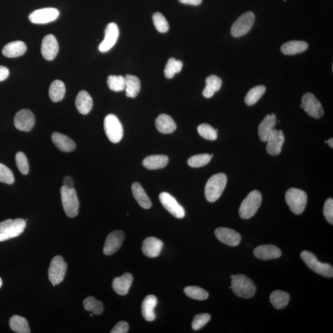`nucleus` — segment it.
<instances>
[{"instance_id":"f257e3e1","label":"nucleus","mask_w":333,"mask_h":333,"mask_svg":"<svg viewBox=\"0 0 333 333\" xmlns=\"http://www.w3.org/2000/svg\"><path fill=\"white\" fill-rule=\"evenodd\" d=\"M231 289L235 295L240 298L250 299L255 295L256 287L248 276L242 274L231 275Z\"/></svg>"},{"instance_id":"f03ea898","label":"nucleus","mask_w":333,"mask_h":333,"mask_svg":"<svg viewBox=\"0 0 333 333\" xmlns=\"http://www.w3.org/2000/svg\"><path fill=\"white\" fill-rule=\"evenodd\" d=\"M227 183V177L225 173H217L209 179L205 186V197L210 203L219 200Z\"/></svg>"},{"instance_id":"7ed1b4c3","label":"nucleus","mask_w":333,"mask_h":333,"mask_svg":"<svg viewBox=\"0 0 333 333\" xmlns=\"http://www.w3.org/2000/svg\"><path fill=\"white\" fill-rule=\"evenodd\" d=\"M26 227V221L22 219H8L0 222V242L18 237Z\"/></svg>"},{"instance_id":"20e7f679","label":"nucleus","mask_w":333,"mask_h":333,"mask_svg":"<svg viewBox=\"0 0 333 333\" xmlns=\"http://www.w3.org/2000/svg\"><path fill=\"white\" fill-rule=\"evenodd\" d=\"M261 193L257 190L251 192L243 200L239 210L240 216L243 219H250L256 214L261 205Z\"/></svg>"},{"instance_id":"39448f33","label":"nucleus","mask_w":333,"mask_h":333,"mask_svg":"<svg viewBox=\"0 0 333 333\" xmlns=\"http://www.w3.org/2000/svg\"><path fill=\"white\" fill-rule=\"evenodd\" d=\"M61 196L64 211L67 216L70 218L76 217L79 208L76 190L74 187L63 185L61 188Z\"/></svg>"},{"instance_id":"423d86ee","label":"nucleus","mask_w":333,"mask_h":333,"mask_svg":"<svg viewBox=\"0 0 333 333\" xmlns=\"http://www.w3.org/2000/svg\"><path fill=\"white\" fill-rule=\"evenodd\" d=\"M285 200L294 214L300 215L303 213L307 203V195L306 192L292 187L287 192Z\"/></svg>"},{"instance_id":"0eeeda50","label":"nucleus","mask_w":333,"mask_h":333,"mask_svg":"<svg viewBox=\"0 0 333 333\" xmlns=\"http://www.w3.org/2000/svg\"><path fill=\"white\" fill-rule=\"evenodd\" d=\"M301 257L305 264L314 272L321 276L332 278L333 268L331 265L319 261L317 257L309 251L302 252Z\"/></svg>"},{"instance_id":"6e6552de","label":"nucleus","mask_w":333,"mask_h":333,"mask_svg":"<svg viewBox=\"0 0 333 333\" xmlns=\"http://www.w3.org/2000/svg\"><path fill=\"white\" fill-rule=\"evenodd\" d=\"M104 128L106 136L114 144L121 141L124 136L123 126L117 117L114 114H109L105 117Z\"/></svg>"},{"instance_id":"1a4fd4ad","label":"nucleus","mask_w":333,"mask_h":333,"mask_svg":"<svg viewBox=\"0 0 333 333\" xmlns=\"http://www.w3.org/2000/svg\"><path fill=\"white\" fill-rule=\"evenodd\" d=\"M68 265L61 256H55L52 260L49 270V277L53 286L60 284L65 277Z\"/></svg>"},{"instance_id":"9d476101","label":"nucleus","mask_w":333,"mask_h":333,"mask_svg":"<svg viewBox=\"0 0 333 333\" xmlns=\"http://www.w3.org/2000/svg\"><path fill=\"white\" fill-rule=\"evenodd\" d=\"M254 21H255V15L253 12L250 11L243 14L232 26L231 35L234 37H240L245 35L251 29Z\"/></svg>"},{"instance_id":"9b49d317","label":"nucleus","mask_w":333,"mask_h":333,"mask_svg":"<svg viewBox=\"0 0 333 333\" xmlns=\"http://www.w3.org/2000/svg\"><path fill=\"white\" fill-rule=\"evenodd\" d=\"M301 108L313 118L320 119L324 114L322 105L311 93H307L302 97Z\"/></svg>"},{"instance_id":"f8f14e48","label":"nucleus","mask_w":333,"mask_h":333,"mask_svg":"<svg viewBox=\"0 0 333 333\" xmlns=\"http://www.w3.org/2000/svg\"><path fill=\"white\" fill-rule=\"evenodd\" d=\"M60 11L56 8H46L33 11L29 16V21L33 24H45L57 20Z\"/></svg>"},{"instance_id":"ddd939ff","label":"nucleus","mask_w":333,"mask_h":333,"mask_svg":"<svg viewBox=\"0 0 333 333\" xmlns=\"http://www.w3.org/2000/svg\"><path fill=\"white\" fill-rule=\"evenodd\" d=\"M159 200L164 208L173 216L177 219H183L185 215V211L183 207L169 193L166 192L161 193L159 195Z\"/></svg>"},{"instance_id":"4468645a","label":"nucleus","mask_w":333,"mask_h":333,"mask_svg":"<svg viewBox=\"0 0 333 333\" xmlns=\"http://www.w3.org/2000/svg\"><path fill=\"white\" fill-rule=\"evenodd\" d=\"M119 36L118 26L114 22H111L106 28L104 40L100 44L99 47L100 51L102 53L110 51L116 43Z\"/></svg>"},{"instance_id":"2eb2a0df","label":"nucleus","mask_w":333,"mask_h":333,"mask_svg":"<svg viewBox=\"0 0 333 333\" xmlns=\"http://www.w3.org/2000/svg\"><path fill=\"white\" fill-rule=\"evenodd\" d=\"M124 240L125 234L122 231L111 232L106 240L103 253L106 256H111L116 253L121 247Z\"/></svg>"},{"instance_id":"dca6fc26","label":"nucleus","mask_w":333,"mask_h":333,"mask_svg":"<svg viewBox=\"0 0 333 333\" xmlns=\"http://www.w3.org/2000/svg\"><path fill=\"white\" fill-rule=\"evenodd\" d=\"M15 125L17 129L23 131L31 130L35 125L34 115L29 110H22L15 117Z\"/></svg>"},{"instance_id":"f3484780","label":"nucleus","mask_w":333,"mask_h":333,"mask_svg":"<svg viewBox=\"0 0 333 333\" xmlns=\"http://www.w3.org/2000/svg\"><path fill=\"white\" fill-rule=\"evenodd\" d=\"M41 55L47 61H52L57 57L59 44L57 38L52 34L47 35L41 42Z\"/></svg>"},{"instance_id":"a211bd4d","label":"nucleus","mask_w":333,"mask_h":333,"mask_svg":"<svg viewBox=\"0 0 333 333\" xmlns=\"http://www.w3.org/2000/svg\"><path fill=\"white\" fill-rule=\"evenodd\" d=\"M215 234L220 242L233 247L239 245L242 241V236L239 233L228 228H218L215 229Z\"/></svg>"},{"instance_id":"6ab92c4d","label":"nucleus","mask_w":333,"mask_h":333,"mask_svg":"<svg viewBox=\"0 0 333 333\" xmlns=\"http://www.w3.org/2000/svg\"><path fill=\"white\" fill-rule=\"evenodd\" d=\"M284 140V135L282 131L274 129L266 141L267 142L266 147L267 153L272 156L279 155L281 152Z\"/></svg>"},{"instance_id":"aec40b11","label":"nucleus","mask_w":333,"mask_h":333,"mask_svg":"<svg viewBox=\"0 0 333 333\" xmlns=\"http://www.w3.org/2000/svg\"><path fill=\"white\" fill-rule=\"evenodd\" d=\"M163 243L155 237H149L144 241L142 246V251L148 257H156L160 255Z\"/></svg>"},{"instance_id":"412c9836","label":"nucleus","mask_w":333,"mask_h":333,"mask_svg":"<svg viewBox=\"0 0 333 333\" xmlns=\"http://www.w3.org/2000/svg\"><path fill=\"white\" fill-rule=\"evenodd\" d=\"M254 255L263 260L278 259L281 256V251L274 245H262L254 251Z\"/></svg>"},{"instance_id":"4be33fe9","label":"nucleus","mask_w":333,"mask_h":333,"mask_svg":"<svg viewBox=\"0 0 333 333\" xmlns=\"http://www.w3.org/2000/svg\"><path fill=\"white\" fill-rule=\"evenodd\" d=\"M276 124L275 114H272L265 116L259 126V136L260 140L263 142L267 141L271 133L275 129Z\"/></svg>"},{"instance_id":"5701e85b","label":"nucleus","mask_w":333,"mask_h":333,"mask_svg":"<svg viewBox=\"0 0 333 333\" xmlns=\"http://www.w3.org/2000/svg\"><path fill=\"white\" fill-rule=\"evenodd\" d=\"M133 282V276L129 273H125L121 276L114 279L113 288L114 292L119 295L125 296L129 292Z\"/></svg>"},{"instance_id":"b1692460","label":"nucleus","mask_w":333,"mask_h":333,"mask_svg":"<svg viewBox=\"0 0 333 333\" xmlns=\"http://www.w3.org/2000/svg\"><path fill=\"white\" fill-rule=\"evenodd\" d=\"M52 139L59 150L63 152H71L76 148L75 142L68 136L62 133L55 132L52 134Z\"/></svg>"},{"instance_id":"393cba45","label":"nucleus","mask_w":333,"mask_h":333,"mask_svg":"<svg viewBox=\"0 0 333 333\" xmlns=\"http://www.w3.org/2000/svg\"><path fill=\"white\" fill-rule=\"evenodd\" d=\"M75 106L80 114H88L93 108V99L86 91H81L75 99Z\"/></svg>"},{"instance_id":"a878e982","label":"nucleus","mask_w":333,"mask_h":333,"mask_svg":"<svg viewBox=\"0 0 333 333\" xmlns=\"http://www.w3.org/2000/svg\"><path fill=\"white\" fill-rule=\"evenodd\" d=\"M158 304V299L154 295H149L142 301L141 306L142 315L148 321H153L156 319L155 307Z\"/></svg>"},{"instance_id":"bb28decb","label":"nucleus","mask_w":333,"mask_h":333,"mask_svg":"<svg viewBox=\"0 0 333 333\" xmlns=\"http://www.w3.org/2000/svg\"><path fill=\"white\" fill-rule=\"evenodd\" d=\"M27 51V46L24 42L15 41L10 42L5 45L2 50L3 54L8 58H18Z\"/></svg>"},{"instance_id":"cd10ccee","label":"nucleus","mask_w":333,"mask_h":333,"mask_svg":"<svg viewBox=\"0 0 333 333\" xmlns=\"http://www.w3.org/2000/svg\"><path fill=\"white\" fill-rule=\"evenodd\" d=\"M156 127L159 132L169 134L173 133L176 130L177 125L171 117L162 114L156 119Z\"/></svg>"},{"instance_id":"c85d7f7f","label":"nucleus","mask_w":333,"mask_h":333,"mask_svg":"<svg viewBox=\"0 0 333 333\" xmlns=\"http://www.w3.org/2000/svg\"><path fill=\"white\" fill-rule=\"evenodd\" d=\"M131 190L134 198L142 208L149 209L151 208L152 203L150 199L140 184L138 182L134 183L131 186Z\"/></svg>"},{"instance_id":"c756f323","label":"nucleus","mask_w":333,"mask_h":333,"mask_svg":"<svg viewBox=\"0 0 333 333\" xmlns=\"http://www.w3.org/2000/svg\"><path fill=\"white\" fill-rule=\"evenodd\" d=\"M169 158L165 155H154L147 157L142 161V165L149 170L161 169L168 164Z\"/></svg>"},{"instance_id":"7c9ffc66","label":"nucleus","mask_w":333,"mask_h":333,"mask_svg":"<svg viewBox=\"0 0 333 333\" xmlns=\"http://www.w3.org/2000/svg\"><path fill=\"white\" fill-rule=\"evenodd\" d=\"M308 46L309 45L306 41H290L282 44L281 51L286 55H295L306 51Z\"/></svg>"},{"instance_id":"2f4dec72","label":"nucleus","mask_w":333,"mask_h":333,"mask_svg":"<svg viewBox=\"0 0 333 333\" xmlns=\"http://www.w3.org/2000/svg\"><path fill=\"white\" fill-rule=\"evenodd\" d=\"M125 78V93L128 98H135L141 89V83L135 75H127Z\"/></svg>"},{"instance_id":"473e14b6","label":"nucleus","mask_w":333,"mask_h":333,"mask_svg":"<svg viewBox=\"0 0 333 333\" xmlns=\"http://www.w3.org/2000/svg\"><path fill=\"white\" fill-rule=\"evenodd\" d=\"M206 87L204 89L203 94L206 99H210L214 96L215 92L219 90L222 86V81L216 75H210L206 80Z\"/></svg>"},{"instance_id":"72a5a7b5","label":"nucleus","mask_w":333,"mask_h":333,"mask_svg":"<svg viewBox=\"0 0 333 333\" xmlns=\"http://www.w3.org/2000/svg\"><path fill=\"white\" fill-rule=\"evenodd\" d=\"M66 94V86L62 81H53L49 89V96L53 102L57 103L63 100Z\"/></svg>"},{"instance_id":"f704fd0d","label":"nucleus","mask_w":333,"mask_h":333,"mask_svg":"<svg viewBox=\"0 0 333 333\" xmlns=\"http://www.w3.org/2000/svg\"><path fill=\"white\" fill-rule=\"evenodd\" d=\"M290 296L289 294L282 291H274L270 296V301L276 309H282L289 304Z\"/></svg>"},{"instance_id":"c9c22d12","label":"nucleus","mask_w":333,"mask_h":333,"mask_svg":"<svg viewBox=\"0 0 333 333\" xmlns=\"http://www.w3.org/2000/svg\"><path fill=\"white\" fill-rule=\"evenodd\" d=\"M10 326L14 332L30 333L29 323L26 318L19 315H14L10 318Z\"/></svg>"},{"instance_id":"e433bc0d","label":"nucleus","mask_w":333,"mask_h":333,"mask_svg":"<svg viewBox=\"0 0 333 333\" xmlns=\"http://www.w3.org/2000/svg\"><path fill=\"white\" fill-rule=\"evenodd\" d=\"M265 91L266 88L264 86L259 85L254 86L246 94L245 99L246 104L248 106L255 105L261 99L263 95L265 93Z\"/></svg>"},{"instance_id":"4c0bfd02","label":"nucleus","mask_w":333,"mask_h":333,"mask_svg":"<svg viewBox=\"0 0 333 333\" xmlns=\"http://www.w3.org/2000/svg\"><path fill=\"white\" fill-rule=\"evenodd\" d=\"M83 306L86 311L91 312L95 315H101L104 310L102 302L91 296L84 300Z\"/></svg>"},{"instance_id":"58836bf2","label":"nucleus","mask_w":333,"mask_h":333,"mask_svg":"<svg viewBox=\"0 0 333 333\" xmlns=\"http://www.w3.org/2000/svg\"><path fill=\"white\" fill-rule=\"evenodd\" d=\"M183 68V63L175 58H170L164 69L165 76L167 78H172L176 74L179 73Z\"/></svg>"},{"instance_id":"ea45409f","label":"nucleus","mask_w":333,"mask_h":333,"mask_svg":"<svg viewBox=\"0 0 333 333\" xmlns=\"http://www.w3.org/2000/svg\"><path fill=\"white\" fill-rule=\"evenodd\" d=\"M184 293L188 298L195 300L205 301L209 298V293L198 287H187L184 288Z\"/></svg>"},{"instance_id":"a19ab883","label":"nucleus","mask_w":333,"mask_h":333,"mask_svg":"<svg viewBox=\"0 0 333 333\" xmlns=\"http://www.w3.org/2000/svg\"><path fill=\"white\" fill-rule=\"evenodd\" d=\"M107 83L111 90L116 92L125 90V78L122 75H110L108 78Z\"/></svg>"},{"instance_id":"79ce46f5","label":"nucleus","mask_w":333,"mask_h":333,"mask_svg":"<svg viewBox=\"0 0 333 333\" xmlns=\"http://www.w3.org/2000/svg\"><path fill=\"white\" fill-rule=\"evenodd\" d=\"M212 155L208 154H201L192 156L187 160V164L193 168H199L206 166L211 161Z\"/></svg>"},{"instance_id":"37998d69","label":"nucleus","mask_w":333,"mask_h":333,"mask_svg":"<svg viewBox=\"0 0 333 333\" xmlns=\"http://www.w3.org/2000/svg\"><path fill=\"white\" fill-rule=\"evenodd\" d=\"M198 131L201 137L208 140L215 141L217 138V130L214 129L209 124H203L199 125Z\"/></svg>"},{"instance_id":"c03bdc74","label":"nucleus","mask_w":333,"mask_h":333,"mask_svg":"<svg viewBox=\"0 0 333 333\" xmlns=\"http://www.w3.org/2000/svg\"><path fill=\"white\" fill-rule=\"evenodd\" d=\"M153 20L156 30L159 32L166 33L169 30V24L161 13L157 12L154 14Z\"/></svg>"},{"instance_id":"a18cd8bd","label":"nucleus","mask_w":333,"mask_h":333,"mask_svg":"<svg viewBox=\"0 0 333 333\" xmlns=\"http://www.w3.org/2000/svg\"><path fill=\"white\" fill-rule=\"evenodd\" d=\"M16 163L19 171L23 175H27L29 172V165L25 154L19 152L16 155Z\"/></svg>"},{"instance_id":"49530a36","label":"nucleus","mask_w":333,"mask_h":333,"mask_svg":"<svg viewBox=\"0 0 333 333\" xmlns=\"http://www.w3.org/2000/svg\"><path fill=\"white\" fill-rule=\"evenodd\" d=\"M211 315L208 313H200V314L196 315L192 322V328L195 331H198L203 328L211 320Z\"/></svg>"},{"instance_id":"de8ad7c7","label":"nucleus","mask_w":333,"mask_h":333,"mask_svg":"<svg viewBox=\"0 0 333 333\" xmlns=\"http://www.w3.org/2000/svg\"><path fill=\"white\" fill-rule=\"evenodd\" d=\"M0 182L9 184L15 182V177L12 171L5 165L1 163H0Z\"/></svg>"},{"instance_id":"09e8293b","label":"nucleus","mask_w":333,"mask_h":333,"mask_svg":"<svg viewBox=\"0 0 333 333\" xmlns=\"http://www.w3.org/2000/svg\"><path fill=\"white\" fill-rule=\"evenodd\" d=\"M323 214L329 223L333 224V200L329 198L324 204Z\"/></svg>"},{"instance_id":"8fccbe9b","label":"nucleus","mask_w":333,"mask_h":333,"mask_svg":"<svg viewBox=\"0 0 333 333\" xmlns=\"http://www.w3.org/2000/svg\"><path fill=\"white\" fill-rule=\"evenodd\" d=\"M129 329V325L125 321H121L117 323L111 330V333H127Z\"/></svg>"},{"instance_id":"3c124183","label":"nucleus","mask_w":333,"mask_h":333,"mask_svg":"<svg viewBox=\"0 0 333 333\" xmlns=\"http://www.w3.org/2000/svg\"><path fill=\"white\" fill-rule=\"evenodd\" d=\"M9 74V69L5 66H0V82L7 79Z\"/></svg>"},{"instance_id":"603ef678","label":"nucleus","mask_w":333,"mask_h":333,"mask_svg":"<svg viewBox=\"0 0 333 333\" xmlns=\"http://www.w3.org/2000/svg\"><path fill=\"white\" fill-rule=\"evenodd\" d=\"M64 186L68 187H74V181L73 178L70 176H67V177H64L63 180Z\"/></svg>"},{"instance_id":"864d4df0","label":"nucleus","mask_w":333,"mask_h":333,"mask_svg":"<svg viewBox=\"0 0 333 333\" xmlns=\"http://www.w3.org/2000/svg\"><path fill=\"white\" fill-rule=\"evenodd\" d=\"M181 4L193 6H198L202 3L203 0H178Z\"/></svg>"},{"instance_id":"5fc2aeb1","label":"nucleus","mask_w":333,"mask_h":333,"mask_svg":"<svg viewBox=\"0 0 333 333\" xmlns=\"http://www.w3.org/2000/svg\"><path fill=\"white\" fill-rule=\"evenodd\" d=\"M328 142L329 146L331 147V148H333V139L332 138H330L328 139V141H327Z\"/></svg>"},{"instance_id":"6e6d98bb","label":"nucleus","mask_w":333,"mask_h":333,"mask_svg":"<svg viewBox=\"0 0 333 333\" xmlns=\"http://www.w3.org/2000/svg\"><path fill=\"white\" fill-rule=\"evenodd\" d=\"M2 284H3V281H2V278H0V288H1V287H2Z\"/></svg>"},{"instance_id":"4d7b16f0","label":"nucleus","mask_w":333,"mask_h":333,"mask_svg":"<svg viewBox=\"0 0 333 333\" xmlns=\"http://www.w3.org/2000/svg\"><path fill=\"white\" fill-rule=\"evenodd\" d=\"M284 1H286V0H284Z\"/></svg>"}]
</instances>
